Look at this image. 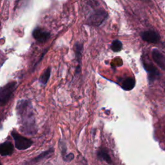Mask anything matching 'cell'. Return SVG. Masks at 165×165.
I'll use <instances>...</instances> for the list:
<instances>
[{
  "mask_svg": "<svg viewBox=\"0 0 165 165\" xmlns=\"http://www.w3.org/2000/svg\"><path fill=\"white\" fill-rule=\"evenodd\" d=\"M16 111L19 116L20 130L27 135H34L37 129L31 102L27 99L19 101Z\"/></svg>",
  "mask_w": 165,
  "mask_h": 165,
  "instance_id": "1",
  "label": "cell"
},
{
  "mask_svg": "<svg viewBox=\"0 0 165 165\" xmlns=\"http://www.w3.org/2000/svg\"><path fill=\"white\" fill-rule=\"evenodd\" d=\"M16 86L17 83L12 81L0 88V106H5L10 101Z\"/></svg>",
  "mask_w": 165,
  "mask_h": 165,
  "instance_id": "2",
  "label": "cell"
},
{
  "mask_svg": "<svg viewBox=\"0 0 165 165\" xmlns=\"http://www.w3.org/2000/svg\"><path fill=\"white\" fill-rule=\"evenodd\" d=\"M11 135L14 140L15 148L20 150H27L33 144L32 140L21 136L15 130H13L11 132Z\"/></svg>",
  "mask_w": 165,
  "mask_h": 165,
  "instance_id": "3",
  "label": "cell"
},
{
  "mask_svg": "<svg viewBox=\"0 0 165 165\" xmlns=\"http://www.w3.org/2000/svg\"><path fill=\"white\" fill-rule=\"evenodd\" d=\"M107 17V13L104 10H97L90 15L89 22L93 26H99Z\"/></svg>",
  "mask_w": 165,
  "mask_h": 165,
  "instance_id": "4",
  "label": "cell"
},
{
  "mask_svg": "<svg viewBox=\"0 0 165 165\" xmlns=\"http://www.w3.org/2000/svg\"><path fill=\"white\" fill-rule=\"evenodd\" d=\"M33 36L39 43H44L49 40L50 37V33L41 28H36L33 30Z\"/></svg>",
  "mask_w": 165,
  "mask_h": 165,
  "instance_id": "5",
  "label": "cell"
},
{
  "mask_svg": "<svg viewBox=\"0 0 165 165\" xmlns=\"http://www.w3.org/2000/svg\"><path fill=\"white\" fill-rule=\"evenodd\" d=\"M143 40L150 43H157L160 40V36L158 33L153 30H148L141 34Z\"/></svg>",
  "mask_w": 165,
  "mask_h": 165,
  "instance_id": "6",
  "label": "cell"
},
{
  "mask_svg": "<svg viewBox=\"0 0 165 165\" xmlns=\"http://www.w3.org/2000/svg\"><path fill=\"white\" fill-rule=\"evenodd\" d=\"M14 152V146L11 141L0 143V155L2 156L11 155Z\"/></svg>",
  "mask_w": 165,
  "mask_h": 165,
  "instance_id": "7",
  "label": "cell"
},
{
  "mask_svg": "<svg viewBox=\"0 0 165 165\" xmlns=\"http://www.w3.org/2000/svg\"><path fill=\"white\" fill-rule=\"evenodd\" d=\"M74 49H75L76 58L78 63V65H77V67L76 68V72L77 74H78V73H80V68H81L80 65H81L82 53H83V45L81 43L77 42L74 45Z\"/></svg>",
  "mask_w": 165,
  "mask_h": 165,
  "instance_id": "8",
  "label": "cell"
},
{
  "mask_svg": "<svg viewBox=\"0 0 165 165\" xmlns=\"http://www.w3.org/2000/svg\"><path fill=\"white\" fill-rule=\"evenodd\" d=\"M152 58L155 62L162 69L165 70V56L158 50H154L152 52Z\"/></svg>",
  "mask_w": 165,
  "mask_h": 165,
  "instance_id": "9",
  "label": "cell"
},
{
  "mask_svg": "<svg viewBox=\"0 0 165 165\" xmlns=\"http://www.w3.org/2000/svg\"><path fill=\"white\" fill-rule=\"evenodd\" d=\"M97 155L99 159L105 161L109 164H112V160L106 148H100L97 152Z\"/></svg>",
  "mask_w": 165,
  "mask_h": 165,
  "instance_id": "10",
  "label": "cell"
},
{
  "mask_svg": "<svg viewBox=\"0 0 165 165\" xmlns=\"http://www.w3.org/2000/svg\"><path fill=\"white\" fill-rule=\"evenodd\" d=\"M54 152V149L53 148H51V149H49V150H46V151H45L43 152H42L41 154H40L39 155H37V157H36V158L34 159H33L32 160H30L28 164H35V163H38L39 161H40L41 160H43L44 159L48 158V157L50 156Z\"/></svg>",
  "mask_w": 165,
  "mask_h": 165,
  "instance_id": "11",
  "label": "cell"
},
{
  "mask_svg": "<svg viewBox=\"0 0 165 165\" xmlns=\"http://www.w3.org/2000/svg\"><path fill=\"white\" fill-rule=\"evenodd\" d=\"M121 86L123 89L126 90H132L135 86V80L132 77H127L124 79L121 83Z\"/></svg>",
  "mask_w": 165,
  "mask_h": 165,
  "instance_id": "12",
  "label": "cell"
},
{
  "mask_svg": "<svg viewBox=\"0 0 165 165\" xmlns=\"http://www.w3.org/2000/svg\"><path fill=\"white\" fill-rule=\"evenodd\" d=\"M145 67L146 70H147V72L148 74H150V79L155 80V78L158 77L159 76V72L158 70H157L152 65L150 64H146L145 63Z\"/></svg>",
  "mask_w": 165,
  "mask_h": 165,
  "instance_id": "13",
  "label": "cell"
},
{
  "mask_svg": "<svg viewBox=\"0 0 165 165\" xmlns=\"http://www.w3.org/2000/svg\"><path fill=\"white\" fill-rule=\"evenodd\" d=\"M51 74V68L48 67L45 71L43 72L41 76L40 77V82L41 85H45L47 83H48L49 78Z\"/></svg>",
  "mask_w": 165,
  "mask_h": 165,
  "instance_id": "14",
  "label": "cell"
},
{
  "mask_svg": "<svg viewBox=\"0 0 165 165\" xmlns=\"http://www.w3.org/2000/svg\"><path fill=\"white\" fill-rule=\"evenodd\" d=\"M123 47L122 43L119 40H115L112 42L111 45V49L115 52H119Z\"/></svg>",
  "mask_w": 165,
  "mask_h": 165,
  "instance_id": "15",
  "label": "cell"
},
{
  "mask_svg": "<svg viewBox=\"0 0 165 165\" xmlns=\"http://www.w3.org/2000/svg\"><path fill=\"white\" fill-rule=\"evenodd\" d=\"M74 158V155L73 153H70L67 155H65V157H63V159L66 162H70L72 161Z\"/></svg>",
  "mask_w": 165,
  "mask_h": 165,
  "instance_id": "16",
  "label": "cell"
},
{
  "mask_svg": "<svg viewBox=\"0 0 165 165\" xmlns=\"http://www.w3.org/2000/svg\"><path fill=\"white\" fill-rule=\"evenodd\" d=\"M0 165H2V163H0Z\"/></svg>",
  "mask_w": 165,
  "mask_h": 165,
  "instance_id": "17",
  "label": "cell"
}]
</instances>
